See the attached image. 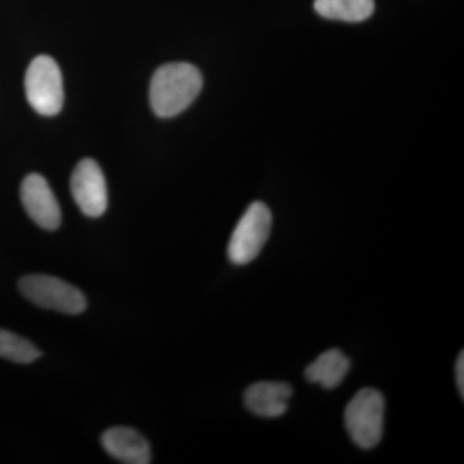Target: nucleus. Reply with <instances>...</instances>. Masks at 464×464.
<instances>
[{"label":"nucleus","mask_w":464,"mask_h":464,"mask_svg":"<svg viewBox=\"0 0 464 464\" xmlns=\"http://www.w3.org/2000/svg\"><path fill=\"white\" fill-rule=\"evenodd\" d=\"M21 295L35 306L67 315H79L87 308L82 290L50 275L33 274L18 283Z\"/></svg>","instance_id":"nucleus-3"},{"label":"nucleus","mask_w":464,"mask_h":464,"mask_svg":"<svg viewBox=\"0 0 464 464\" xmlns=\"http://www.w3.org/2000/svg\"><path fill=\"white\" fill-rule=\"evenodd\" d=\"M271 227L273 215L268 207L262 201L250 204L228 241L227 256L232 264L244 266L255 261L270 237Z\"/></svg>","instance_id":"nucleus-4"},{"label":"nucleus","mask_w":464,"mask_h":464,"mask_svg":"<svg viewBox=\"0 0 464 464\" xmlns=\"http://www.w3.org/2000/svg\"><path fill=\"white\" fill-rule=\"evenodd\" d=\"M101 444L114 459L127 464H149L151 449L141 433L130 427H112L103 432Z\"/></svg>","instance_id":"nucleus-8"},{"label":"nucleus","mask_w":464,"mask_h":464,"mask_svg":"<svg viewBox=\"0 0 464 464\" xmlns=\"http://www.w3.org/2000/svg\"><path fill=\"white\" fill-rule=\"evenodd\" d=\"M42 356L41 350L16 333L0 329V357L17 364H30Z\"/></svg>","instance_id":"nucleus-12"},{"label":"nucleus","mask_w":464,"mask_h":464,"mask_svg":"<svg viewBox=\"0 0 464 464\" xmlns=\"http://www.w3.org/2000/svg\"><path fill=\"white\" fill-rule=\"evenodd\" d=\"M314 7L320 16L344 23H362L374 12V0H315Z\"/></svg>","instance_id":"nucleus-11"},{"label":"nucleus","mask_w":464,"mask_h":464,"mask_svg":"<svg viewBox=\"0 0 464 464\" xmlns=\"http://www.w3.org/2000/svg\"><path fill=\"white\" fill-rule=\"evenodd\" d=\"M383 395L366 387L360 390L344 409V426L357 447L372 449L380 444L384 427Z\"/></svg>","instance_id":"nucleus-2"},{"label":"nucleus","mask_w":464,"mask_h":464,"mask_svg":"<svg viewBox=\"0 0 464 464\" xmlns=\"http://www.w3.org/2000/svg\"><path fill=\"white\" fill-rule=\"evenodd\" d=\"M350 366V359L338 348H332L311 362L304 375L313 383H319L324 389L332 390L343 382Z\"/></svg>","instance_id":"nucleus-10"},{"label":"nucleus","mask_w":464,"mask_h":464,"mask_svg":"<svg viewBox=\"0 0 464 464\" xmlns=\"http://www.w3.org/2000/svg\"><path fill=\"white\" fill-rule=\"evenodd\" d=\"M293 390L284 382H258L244 393V402L253 414L262 418L282 417L288 409Z\"/></svg>","instance_id":"nucleus-9"},{"label":"nucleus","mask_w":464,"mask_h":464,"mask_svg":"<svg viewBox=\"0 0 464 464\" xmlns=\"http://www.w3.org/2000/svg\"><path fill=\"white\" fill-rule=\"evenodd\" d=\"M70 188L83 215L99 218L108 209V185L102 169L93 159H83L75 167Z\"/></svg>","instance_id":"nucleus-6"},{"label":"nucleus","mask_w":464,"mask_h":464,"mask_svg":"<svg viewBox=\"0 0 464 464\" xmlns=\"http://www.w3.org/2000/svg\"><path fill=\"white\" fill-rule=\"evenodd\" d=\"M25 92L30 106L38 114L53 116L63 106V82L60 67L50 56L34 58L25 76Z\"/></svg>","instance_id":"nucleus-5"},{"label":"nucleus","mask_w":464,"mask_h":464,"mask_svg":"<svg viewBox=\"0 0 464 464\" xmlns=\"http://www.w3.org/2000/svg\"><path fill=\"white\" fill-rule=\"evenodd\" d=\"M456 378H457V386L458 390H459L460 396H464V356L463 351L460 353L459 357L457 360L456 365Z\"/></svg>","instance_id":"nucleus-13"},{"label":"nucleus","mask_w":464,"mask_h":464,"mask_svg":"<svg viewBox=\"0 0 464 464\" xmlns=\"http://www.w3.org/2000/svg\"><path fill=\"white\" fill-rule=\"evenodd\" d=\"M21 201L27 215L43 230L54 231L60 227L61 208L50 183L38 173L26 177L21 185Z\"/></svg>","instance_id":"nucleus-7"},{"label":"nucleus","mask_w":464,"mask_h":464,"mask_svg":"<svg viewBox=\"0 0 464 464\" xmlns=\"http://www.w3.org/2000/svg\"><path fill=\"white\" fill-rule=\"evenodd\" d=\"M203 76L197 66L172 63L159 67L150 83V103L160 118H173L185 111L199 96Z\"/></svg>","instance_id":"nucleus-1"}]
</instances>
